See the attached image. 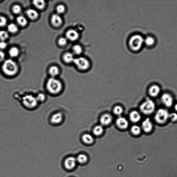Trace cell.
Masks as SVG:
<instances>
[{"label": "cell", "mask_w": 177, "mask_h": 177, "mask_svg": "<svg viewBox=\"0 0 177 177\" xmlns=\"http://www.w3.org/2000/svg\"><path fill=\"white\" fill-rule=\"evenodd\" d=\"M2 70L6 76L12 77L17 74L19 68L17 63L11 59H8L3 63Z\"/></svg>", "instance_id": "obj_3"}, {"label": "cell", "mask_w": 177, "mask_h": 177, "mask_svg": "<svg viewBox=\"0 0 177 177\" xmlns=\"http://www.w3.org/2000/svg\"><path fill=\"white\" fill-rule=\"evenodd\" d=\"M50 77L57 78L60 74V71L59 68L56 66H52L50 68L49 70Z\"/></svg>", "instance_id": "obj_22"}, {"label": "cell", "mask_w": 177, "mask_h": 177, "mask_svg": "<svg viewBox=\"0 0 177 177\" xmlns=\"http://www.w3.org/2000/svg\"><path fill=\"white\" fill-rule=\"evenodd\" d=\"M33 4L39 10H42L45 8V1L42 0H35L33 1Z\"/></svg>", "instance_id": "obj_25"}, {"label": "cell", "mask_w": 177, "mask_h": 177, "mask_svg": "<svg viewBox=\"0 0 177 177\" xmlns=\"http://www.w3.org/2000/svg\"><path fill=\"white\" fill-rule=\"evenodd\" d=\"M74 55L72 53L67 52L64 54L63 56V59L67 63L73 62L74 60Z\"/></svg>", "instance_id": "obj_24"}, {"label": "cell", "mask_w": 177, "mask_h": 177, "mask_svg": "<svg viewBox=\"0 0 177 177\" xmlns=\"http://www.w3.org/2000/svg\"><path fill=\"white\" fill-rule=\"evenodd\" d=\"M169 118L171 121H177V114L176 113H172L169 114Z\"/></svg>", "instance_id": "obj_38"}, {"label": "cell", "mask_w": 177, "mask_h": 177, "mask_svg": "<svg viewBox=\"0 0 177 177\" xmlns=\"http://www.w3.org/2000/svg\"><path fill=\"white\" fill-rule=\"evenodd\" d=\"M160 92V88L158 85H153L150 87L149 94L152 96L155 97L158 96Z\"/></svg>", "instance_id": "obj_20"}, {"label": "cell", "mask_w": 177, "mask_h": 177, "mask_svg": "<svg viewBox=\"0 0 177 177\" xmlns=\"http://www.w3.org/2000/svg\"><path fill=\"white\" fill-rule=\"evenodd\" d=\"M144 39L140 35L136 34L130 38L129 45L132 51H137L140 50L144 44Z\"/></svg>", "instance_id": "obj_4"}, {"label": "cell", "mask_w": 177, "mask_h": 177, "mask_svg": "<svg viewBox=\"0 0 177 177\" xmlns=\"http://www.w3.org/2000/svg\"><path fill=\"white\" fill-rule=\"evenodd\" d=\"M124 112V108L120 105H116L114 107L113 110V113L118 117H120Z\"/></svg>", "instance_id": "obj_26"}, {"label": "cell", "mask_w": 177, "mask_h": 177, "mask_svg": "<svg viewBox=\"0 0 177 177\" xmlns=\"http://www.w3.org/2000/svg\"><path fill=\"white\" fill-rule=\"evenodd\" d=\"M76 159L74 157H69L66 159L64 162V166L66 169H72L76 166Z\"/></svg>", "instance_id": "obj_14"}, {"label": "cell", "mask_w": 177, "mask_h": 177, "mask_svg": "<svg viewBox=\"0 0 177 177\" xmlns=\"http://www.w3.org/2000/svg\"><path fill=\"white\" fill-rule=\"evenodd\" d=\"M19 53V50L17 47H13L11 48L9 51V54L12 58H15L18 56Z\"/></svg>", "instance_id": "obj_29"}, {"label": "cell", "mask_w": 177, "mask_h": 177, "mask_svg": "<svg viewBox=\"0 0 177 177\" xmlns=\"http://www.w3.org/2000/svg\"><path fill=\"white\" fill-rule=\"evenodd\" d=\"M64 118L65 116L63 112L59 111L51 114L49 117V122L53 126H59L64 122Z\"/></svg>", "instance_id": "obj_5"}, {"label": "cell", "mask_w": 177, "mask_h": 177, "mask_svg": "<svg viewBox=\"0 0 177 177\" xmlns=\"http://www.w3.org/2000/svg\"><path fill=\"white\" fill-rule=\"evenodd\" d=\"M116 123L117 127L122 130L126 129L129 126V122L128 120L121 116L117 118Z\"/></svg>", "instance_id": "obj_9"}, {"label": "cell", "mask_w": 177, "mask_h": 177, "mask_svg": "<svg viewBox=\"0 0 177 177\" xmlns=\"http://www.w3.org/2000/svg\"><path fill=\"white\" fill-rule=\"evenodd\" d=\"M66 38L71 41H75L79 38V34L76 30L71 29L68 30L66 33Z\"/></svg>", "instance_id": "obj_11"}, {"label": "cell", "mask_w": 177, "mask_h": 177, "mask_svg": "<svg viewBox=\"0 0 177 177\" xmlns=\"http://www.w3.org/2000/svg\"><path fill=\"white\" fill-rule=\"evenodd\" d=\"M104 132V127L101 124L96 125L93 129L92 133L96 136H99L102 135Z\"/></svg>", "instance_id": "obj_19"}, {"label": "cell", "mask_w": 177, "mask_h": 177, "mask_svg": "<svg viewBox=\"0 0 177 177\" xmlns=\"http://www.w3.org/2000/svg\"><path fill=\"white\" fill-rule=\"evenodd\" d=\"M142 128L146 133H149L152 131L153 128V124L149 118H147L143 121Z\"/></svg>", "instance_id": "obj_13"}, {"label": "cell", "mask_w": 177, "mask_h": 177, "mask_svg": "<svg viewBox=\"0 0 177 177\" xmlns=\"http://www.w3.org/2000/svg\"><path fill=\"white\" fill-rule=\"evenodd\" d=\"M67 40L66 37H61L59 39L58 41L59 44L60 46H64L67 44Z\"/></svg>", "instance_id": "obj_36"}, {"label": "cell", "mask_w": 177, "mask_h": 177, "mask_svg": "<svg viewBox=\"0 0 177 177\" xmlns=\"http://www.w3.org/2000/svg\"><path fill=\"white\" fill-rule=\"evenodd\" d=\"M8 28L9 32L13 34L17 33L19 30L17 25L13 23H10L9 24Z\"/></svg>", "instance_id": "obj_30"}, {"label": "cell", "mask_w": 177, "mask_h": 177, "mask_svg": "<svg viewBox=\"0 0 177 177\" xmlns=\"http://www.w3.org/2000/svg\"><path fill=\"white\" fill-rule=\"evenodd\" d=\"M161 101L166 107H170L172 106L173 103L172 96L167 93L164 94L162 96Z\"/></svg>", "instance_id": "obj_12"}, {"label": "cell", "mask_w": 177, "mask_h": 177, "mask_svg": "<svg viewBox=\"0 0 177 177\" xmlns=\"http://www.w3.org/2000/svg\"><path fill=\"white\" fill-rule=\"evenodd\" d=\"M17 22L19 25L21 26H26L28 23V21L25 17L22 16H19L17 18Z\"/></svg>", "instance_id": "obj_28"}, {"label": "cell", "mask_w": 177, "mask_h": 177, "mask_svg": "<svg viewBox=\"0 0 177 177\" xmlns=\"http://www.w3.org/2000/svg\"><path fill=\"white\" fill-rule=\"evenodd\" d=\"M141 130L142 129H141L140 127L137 125H134L130 128V132H131L132 134L135 136H137L140 134L141 130Z\"/></svg>", "instance_id": "obj_27"}, {"label": "cell", "mask_w": 177, "mask_h": 177, "mask_svg": "<svg viewBox=\"0 0 177 177\" xmlns=\"http://www.w3.org/2000/svg\"><path fill=\"white\" fill-rule=\"evenodd\" d=\"M156 41L154 37L152 36H148L144 40V44L148 47H151L154 45Z\"/></svg>", "instance_id": "obj_21"}, {"label": "cell", "mask_w": 177, "mask_h": 177, "mask_svg": "<svg viewBox=\"0 0 177 177\" xmlns=\"http://www.w3.org/2000/svg\"><path fill=\"white\" fill-rule=\"evenodd\" d=\"M51 21L53 25L56 27L61 25L63 23L61 17L58 14H53L52 17Z\"/></svg>", "instance_id": "obj_16"}, {"label": "cell", "mask_w": 177, "mask_h": 177, "mask_svg": "<svg viewBox=\"0 0 177 177\" xmlns=\"http://www.w3.org/2000/svg\"><path fill=\"white\" fill-rule=\"evenodd\" d=\"M5 57V53L0 51V63L2 62L4 59Z\"/></svg>", "instance_id": "obj_40"}, {"label": "cell", "mask_w": 177, "mask_h": 177, "mask_svg": "<svg viewBox=\"0 0 177 177\" xmlns=\"http://www.w3.org/2000/svg\"><path fill=\"white\" fill-rule=\"evenodd\" d=\"M7 23L6 18L3 17H0V27H3L6 25Z\"/></svg>", "instance_id": "obj_37"}, {"label": "cell", "mask_w": 177, "mask_h": 177, "mask_svg": "<svg viewBox=\"0 0 177 177\" xmlns=\"http://www.w3.org/2000/svg\"><path fill=\"white\" fill-rule=\"evenodd\" d=\"M56 12L58 14H62L64 13L65 11V8L64 5H60L57 6L56 8Z\"/></svg>", "instance_id": "obj_34"}, {"label": "cell", "mask_w": 177, "mask_h": 177, "mask_svg": "<svg viewBox=\"0 0 177 177\" xmlns=\"http://www.w3.org/2000/svg\"><path fill=\"white\" fill-rule=\"evenodd\" d=\"M175 110H176V111H177V103L176 105H175L174 106Z\"/></svg>", "instance_id": "obj_41"}, {"label": "cell", "mask_w": 177, "mask_h": 177, "mask_svg": "<svg viewBox=\"0 0 177 177\" xmlns=\"http://www.w3.org/2000/svg\"><path fill=\"white\" fill-rule=\"evenodd\" d=\"M113 119L112 115L109 113H105L101 116L99 121L101 125L104 127L108 126L111 124Z\"/></svg>", "instance_id": "obj_10"}, {"label": "cell", "mask_w": 177, "mask_h": 177, "mask_svg": "<svg viewBox=\"0 0 177 177\" xmlns=\"http://www.w3.org/2000/svg\"><path fill=\"white\" fill-rule=\"evenodd\" d=\"M87 156L84 154L79 155L76 159V161L81 164L85 163L87 162Z\"/></svg>", "instance_id": "obj_32"}, {"label": "cell", "mask_w": 177, "mask_h": 177, "mask_svg": "<svg viewBox=\"0 0 177 177\" xmlns=\"http://www.w3.org/2000/svg\"><path fill=\"white\" fill-rule=\"evenodd\" d=\"M155 108V103L151 99H147L140 105V110L145 115H148L153 113Z\"/></svg>", "instance_id": "obj_6"}, {"label": "cell", "mask_w": 177, "mask_h": 177, "mask_svg": "<svg viewBox=\"0 0 177 177\" xmlns=\"http://www.w3.org/2000/svg\"><path fill=\"white\" fill-rule=\"evenodd\" d=\"M169 114L167 110L160 109L157 111L155 115L156 122L160 124H163L167 122L169 118Z\"/></svg>", "instance_id": "obj_7"}, {"label": "cell", "mask_w": 177, "mask_h": 177, "mask_svg": "<svg viewBox=\"0 0 177 177\" xmlns=\"http://www.w3.org/2000/svg\"><path fill=\"white\" fill-rule=\"evenodd\" d=\"M21 103L22 107L29 110H35L40 105L35 95L32 93L24 94L21 97Z\"/></svg>", "instance_id": "obj_2"}, {"label": "cell", "mask_w": 177, "mask_h": 177, "mask_svg": "<svg viewBox=\"0 0 177 177\" xmlns=\"http://www.w3.org/2000/svg\"><path fill=\"white\" fill-rule=\"evenodd\" d=\"M129 119L132 122L136 123L138 122L141 119L140 114L136 110H133L130 112Z\"/></svg>", "instance_id": "obj_15"}, {"label": "cell", "mask_w": 177, "mask_h": 177, "mask_svg": "<svg viewBox=\"0 0 177 177\" xmlns=\"http://www.w3.org/2000/svg\"><path fill=\"white\" fill-rule=\"evenodd\" d=\"M35 95L37 101L40 105L45 103L47 101L48 94L45 92H39Z\"/></svg>", "instance_id": "obj_17"}, {"label": "cell", "mask_w": 177, "mask_h": 177, "mask_svg": "<svg viewBox=\"0 0 177 177\" xmlns=\"http://www.w3.org/2000/svg\"><path fill=\"white\" fill-rule=\"evenodd\" d=\"M12 10L14 14H19L21 11V7L19 5H15L12 7Z\"/></svg>", "instance_id": "obj_35"}, {"label": "cell", "mask_w": 177, "mask_h": 177, "mask_svg": "<svg viewBox=\"0 0 177 177\" xmlns=\"http://www.w3.org/2000/svg\"><path fill=\"white\" fill-rule=\"evenodd\" d=\"M9 37V35L8 32L5 31H0V40L2 41L8 39Z\"/></svg>", "instance_id": "obj_33"}, {"label": "cell", "mask_w": 177, "mask_h": 177, "mask_svg": "<svg viewBox=\"0 0 177 177\" xmlns=\"http://www.w3.org/2000/svg\"><path fill=\"white\" fill-rule=\"evenodd\" d=\"M73 63L81 71H85L90 67V62L87 58L80 57L75 59Z\"/></svg>", "instance_id": "obj_8"}, {"label": "cell", "mask_w": 177, "mask_h": 177, "mask_svg": "<svg viewBox=\"0 0 177 177\" xmlns=\"http://www.w3.org/2000/svg\"><path fill=\"white\" fill-rule=\"evenodd\" d=\"M72 50L73 53L77 55L81 54L83 51V48L81 45L78 44L73 46Z\"/></svg>", "instance_id": "obj_31"}, {"label": "cell", "mask_w": 177, "mask_h": 177, "mask_svg": "<svg viewBox=\"0 0 177 177\" xmlns=\"http://www.w3.org/2000/svg\"><path fill=\"white\" fill-rule=\"evenodd\" d=\"M7 44L4 41L0 42V49H5L7 47Z\"/></svg>", "instance_id": "obj_39"}, {"label": "cell", "mask_w": 177, "mask_h": 177, "mask_svg": "<svg viewBox=\"0 0 177 177\" xmlns=\"http://www.w3.org/2000/svg\"><path fill=\"white\" fill-rule=\"evenodd\" d=\"M46 93L53 96H60L63 92L64 84L61 80L57 78L50 77L45 84Z\"/></svg>", "instance_id": "obj_1"}, {"label": "cell", "mask_w": 177, "mask_h": 177, "mask_svg": "<svg viewBox=\"0 0 177 177\" xmlns=\"http://www.w3.org/2000/svg\"><path fill=\"white\" fill-rule=\"evenodd\" d=\"M83 142L85 144L90 145L93 143L94 142V138L92 135L89 134H84L82 137Z\"/></svg>", "instance_id": "obj_18"}, {"label": "cell", "mask_w": 177, "mask_h": 177, "mask_svg": "<svg viewBox=\"0 0 177 177\" xmlns=\"http://www.w3.org/2000/svg\"><path fill=\"white\" fill-rule=\"evenodd\" d=\"M26 14L28 17L32 20H35L39 16L38 12L36 10L32 9H30L27 10Z\"/></svg>", "instance_id": "obj_23"}]
</instances>
